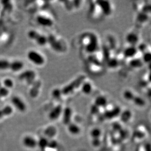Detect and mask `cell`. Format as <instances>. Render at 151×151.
Returning a JSON list of instances; mask_svg holds the SVG:
<instances>
[{
  "label": "cell",
  "instance_id": "6",
  "mask_svg": "<svg viewBox=\"0 0 151 151\" xmlns=\"http://www.w3.org/2000/svg\"><path fill=\"white\" fill-rule=\"evenodd\" d=\"M48 38V43L50 45L51 47L54 50L57 51H62L63 50V47L60 41L57 40V39L54 37V36L50 35Z\"/></svg>",
  "mask_w": 151,
  "mask_h": 151
},
{
  "label": "cell",
  "instance_id": "8",
  "mask_svg": "<svg viewBox=\"0 0 151 151\" xmlns=\"http://www.w3.org/2000/svg\"><path fill=\"white\" fill-rule=\"evenodd\" d=\"M23 145L29 149H34L37 146V141L33 137L26 136L22 140Z\"/></svg>",
  "mask_w": 151,
  "mask_h": 151
},
{
  "label": "cell",
  "instance_id": "28",
  "mask_svg": "<svg viewBox=\"0 0 151 151\" xmlns=\"http://www.w3.org/2000/svg\"><path fill=\"white\" fill-rule=\"evenodd\" d=\"M4 117V115L3 114V111H2L1 109L0 110V119Z\"/></svg>",
  "mask_w": 151,
  "mask_h": 151
},
{
  "label": "cell",
  "instance_id": "13",
  "mask_svg": "<svg viewBox=\"0 0 151 151\" xmlns=\"http://www.w3.org/2000/svg\"><path fill=\"white\" fill-rule=\"evenodd\" d=\"M68 126V130L71 134L73 135H78L81 132V129L78 125L71 123Z\"/></svg>",
  "mask_w": 151,
  "mask_h": 151
},
{
  "label": "cell",
  "instance_id": "20",
  "mask_svg": "<svg viewBox=\"0 0 151 151\" xmlns=\"http://www.w3.org/2000/svg\"><path fill=\"white\" fill-rule=\"evenodd\" d=\"M4 116H9L13 113V110L12 107L9 105H7L1 109Z\"/></svg>",
  "mask_w": 151,
  "mask_h": 151
},
{
  "label": "cell",
  "instance_id": "14",
  "mask_svg": "<svg viewBox=\"0 0 151 151\" xmlns=\"http://www.w3.org/2000/svg\"><path fill=\"white\" fill-rule=\"evenodd\" d=\"M107 99L104 96H99L94 101V105L98 108L104 107L107 105Z\"/></svg>",
  "mask_w": 151,
  "mask_h": 151
},
{
  "label": "cell",
  "instance_id": "26",
  "mask_svg": "<svg viewBox=\"0 0 151 151\" xmlns=\"http://www.w3.org/2000/svg\"><path fill=\"white\" fill-rule=\"evenodd\" d=\"M98 107H97L95 105H93L91 108V113L93 114H96L97 113V111H98Z\"/></svg>",
  "mask_w": 151,
  "mask_h": 151
},
{
  "label": "cell",
  "instance_id": "22",
  "mask_svg": "<svg viewBox=\"0 0 151 151\" xmlns=\"http://www.w3.org/2000/svg\"><path fill=\"white\" fill-rule=\"evenodd\" d=\"M9 90L3 86H1V87H0V97L1 99L7 97V96H9Z\"/></svg>",
  "mask_w": 151,
  "mask_h": 151
},
{
  "label": "cell",
  "instance_id": "4",
  "mask_svg": "<svg viewBox=\"0 0 151 151\" xmlns=\"http://www.w3.org/2000/svg\"><path fill=\"white\" fill-rule=\"evenodd\" d=\"M96 4L98 6L102 12L104 13V14L107 16H108L111 14L112 13V6L111 4H110V1H96Z\"/></svg>",
  "mask_w": 151,
  "mask_h": 151
},
{
  "label": "cell",
  "instance_id": "19",
  "mask_svg": "<svg viewBox=\"0 0 151 151\" xmlns=\"http://www.w3.org/2000/svg\"><path fill=\"white\" fill-rule=\"evenodd\" d=\"M2 86L9 90L10 88H13V86H14V82H13V80L11 79H4V80H3Z\"/></svg>",
  "mask_w": 151,
  "mask_h": 151
},
{
  "label": "cell",
  "instance_id": "2",
  "mask_svg": "<svg viewBox=\"0 0 151 151\" xmlns=\"http://www.w3.org/2000/svg\"><path fill=\"white\" fill-rule=\"evenodd\" d=\"M27 58L30 61L36 66H42L45 63V58L40 53L35 50H30L27 54Z\"/></svg>",
  "mask_w": 151,
  "mask_h": 151
},
{
  "label": "cell",
  "instance_id": "12",
  "mask_svg": "<svg viewBox=\"0 0 151 151\" xmlns=\"http://www.w3.org/2000/svg\"><path fill=\"white\" fill-rule=\"evenodd\" d=\"M36 73L31 70H27L22 73L19 76V79L21 80H32L34 79Z\"/></svg>",
  "mask_w": 151,
  "mask_h": 151
},
{
  "label": "cell",
  "instance_id": "15",
  "mask_svg": "<svg viewBox=\"0 0 151 151\" xmlns=\"http://www.w3.org/2000/svg\"><path fill=\"white\" fill-rule=\"evenodd\" d=\"M81 90L84 94H89L92 91V86L89 82L84 81L81 85Z\"/></svg>",
  "mask_w": 151,
  "mask_h": 151
},
{
  "label": "cell",
  "instance_id": "18",
  "mask_svg": "<svg viewBox=\"0 0 151 151\" xmlns=\"http://www.w3.org/2000/svg\"><path fill=\"white\" fill-rule=\"evenodd\" d=\"M10 62L6 59H0V70H6L10 68Z\"/></svg>",
  "mask_w": 151,
  "mask_h": 151
},
{
  "label": "cell",
  "instance_id": "30",
  "mask_svg": "<svg viewBox=\"0 0 151 151\" xmlns=\"http://www.w3.org/2000/svg\"><path fill=\"white\" fill-rule=\"evenodd\" d=\"M1 98L0 97V102H1Z\"/></svg>",
  "mask_w": 151,
  "mask_h": 151
},
{
  "label": "cell",
  "instance_id": "31",
  "mask_svg": "<svg viewBox=\"0 0 151 151\" xmlns=\"http://www.w3.org/2000/svg\"></svg>",
  "mask_w": 151,
  "mask_h": 151
},
{
  "label": "cell",
  "instance_id": "17",
  "mask_svg": "<svg viewBox=\"0 0 151 151\" xmlns=\"http://www.w3.org/2000/svg\"><path fill=\"white\" fill-rule=\"evenodd\" d=\"M39 46H45L48 44V38L44 35L40 34L36 40L34 41Z\"/></svg>",
  "mask_w": 151,
  "mask_h": 151
},
{
  "label": "cell",
  "instance_id": "25",
  "mask_svg": "<svg viewBox=\"0 0 151 151\" xmlns=\"http://www.w3.org/2000/svg\"><path fill=\"white\" fill-rule=\"evenodd\" d=\"M57 146V143L56 141H49V143L48 147V148H56Z\"/></svg>",
  "mask_w": 151,
  "mask_h": 151
},
{
  "label": "cell",
  "instance_id": "16",
  "mask_svg": "<svg viewBox=\"0 0 151 151\" xmlns=\"http://www.w3.org/2000/svg\"><path fill=\"white\" fill-rule=\"evenodd\" d=\"M49 141L47 138L43 137L40 138L38 141H37V146L42 150H45L48 147Z\"/></svg>",
  "mask_w": 151,
  "mask_h": 151
},
{
  "label": "cell",
  "instance_id": "23",
  "mask_svg": "<svg viewBox=\"0 0 151 151\" xmlns=\"http://www.w3.org/2000/svg\"><path fill=\"white\" fill-rule=\"evenodd\" d=\"M101 134V131L99 129H93L90 132V135L93 139L99 138Z\"/></svg>",
  "mask_w": 151,
  "mask_h": 151
},
{
  "label": "cell",
  "instance_id": "7",
  "mask_svg": "<svg viewBox=\"0 0 151 151\" xmlns=\"http://www.w3.org/2000/svg\"><path fill=\"white\" fill-rule=\"evenodd\" d=\"M36 20L39 25L43 27H51L54 24V22L51 19L43 15H38Z\"/></svg>",
  "mask_w": 151,
  "mask_h": 151
},
{
  "label": "cell",
  "instance_id": "29",
  "mask_svg": "<svg viewBox=\"0 0 151 151\" xmlns=\"http://www.w3.org/2000/svg\"><path fill=\"white\" fill-rule=\"evenodd\" d=\"M1 86H2V84H1V82L0 81V87H1Z\"/></svg>",
  "mask_w": 151,
  "mask_h": 151
},
{
  "label": "cell",
  "instance_id": "21",
  "mask_svg": "<svg viewBox=\"0 0 151 151\" xmlns=\"http://www.w3.org/2000/svg\"><path fill=\"white\" fill-rule=\"evenodd\" d=\"M40 33L35 30H30L28 33V36L31 40L35 41Z\"/></svg>",
  "mask_w": 151,
  "mask_h": 151
},
{
  "label": "cell",
  "instance_id": "11",
  "mask_svg": "<svg viewBox=\"0 0 151 151\" xmlns=\"http://www.w3.org/2000/svg\"><path fill=\"white\" fill-rule=\"evenodd\" d=\"M24 67V64L23 62L19 60H15L10 62V69L13 72H18L22 70Z\"/></svg>",
  "mask_w": 151,
  "mask_h": 151
},
{
  "label": "cell",
  "instance_id": "5",
  "mask_svg": "<svg viewBox=\"0 0 151 151\" xmlns=\"http://www.w3.org/2000/svg\"><path fill=\"white\" fill-rule=\"evenodd\" d=\"M11 102H12L13 106L20 112L23 113L26 111L27 110V106H26V104L18 96H15L12 97Z\"/></svg>",
  "mask_w": 151,
  "mask_h": 151
},
{
  "label": "cell",
  "instance_id": "10",
  "mask_svg": "<svg viewBox=\"0 0 151 151\" xmlns=\"http://www.w3.org/2000/svg\"><path fill=\"white\" fill-rule=\"evenodd\" d=\"M63 123L66 125H68L71 121L72 111L69 107H66L63 111Z\"/></svg>",
  "mask_w": 151,
  "mask_h": 151
},
{
  "label": "cell",
  "instance_id": "3",
  "mask_svg": "<svg viewBox=\"0 0 151 151\" xmlns=\"http://www.w3.org/2000/svg\"><path fill=\"white\" fill-rule=\"evenodd\" d=\"M99 43L98 38L96 35L92 34L89 35V39L86 46V51L89 53L95 52L98 49Z\"/></svg>",
  "mask_w": 151,
  "mask_h": 151
},
{
  "label": "cell",
  "instance_id": "1",
  "mask_svg": "<svg viewBox=\"0 0 151 151\" xmlns=\"http://www.w3.org/2000/svg\"><path fill=\"white\" fill-rule=\"evenodd\" d=\"M86 79V77L84 76H81L73 80L71 83L66 86L61 90L62 94L68 95L72 93L75 89L81 86Z\"/></svg>",
  "mask_w": 151,
  "mask_h": 151
},
{
  "label": "cell",
  "instance_id": "24",
  "mask_svg": "<svg viewBox=\"0 0 151 151\" xmlns=\"http://www.w3.org/2000/svg\"><path fill=\"white\" fill-rule=\"evenodd\" d=\"M62 94L61 90H60L59 88H56L52 91V96L55 99H60Z\"/></svg>",
  "mask_w": 151,
  "mask_h": 151
},
{
  "label": "cell",
  "instance_id": "27",
  "mask_svg": "<svg viewBox=\"0 0 151 151\" xmlns=\"http://www.w3.org/2000/svg\"><path fill=\"white\" fill-rule=\"evenodd\" d=\"M92 144L94 146H98L100 145V140L99 138H95V139H93L92 141Z\"/></svg>",
  "mask_w": 151,
  "mask_h": 151
},
{
  "label": "cell",
  "instance_id": "9",
  "mask_svg": "<svg viewBox=\"0 0 151 151\" xmlns=\"http://www.w3.org/2000/svg\"><path fill=\"white\" fill-rule=\"evenodd\" d=\"M62 107L60 105L57 106L51 111L49 114V118L50 120L54 121L57 119L62 113Z\"/></svg>",
  "mask_w": 151,
  "mask_h": 151
}]
</instances>
